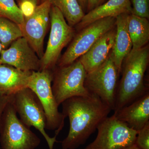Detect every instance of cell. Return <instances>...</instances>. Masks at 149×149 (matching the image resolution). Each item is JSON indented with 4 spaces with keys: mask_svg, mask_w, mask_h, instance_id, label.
Returning a JSON list of instances; mask_svg holds the SVG:
<instances>
[{
    "mask_svg": "<svg viewBox=\"0 0 149 149\" xmlns=\"http://www.w3.org/2000/svg\"><path fill=\"white\" fill-rule=\"evenodd\" d=\"M62 113L68 117V135L61 142L62 149H76L85 143L111 110L97 96L74 97L62 103Z\"/></svg>",
    "mask_w": 149,
    "mask_h": 149,
    "instance_id": "1",
    "label": "cell"
},
{
    "mask_svg": "<svg viewBox=\"0 0 149 149\" xmlns=\"http://www.w3.org/2000/svg\"><path fill=\"white\" fill-rule=\"evenodd\" d=\"M149 61L148 45L131 50L126 57L121 67L122 77L118 87L113 111L130 104L149 91L144 82Z\"/></svg>",
    "mask_w": 149,
    "mask_h": 149,
    "instance_id": "2",
    "label": "cell"
},
{
    "mask_svg": "<svg viewBox=\"0 0 149 149\" xmlns=\"http://www.w3.org/2000/svg\"><path fill=\"white\" fill-rule=\"evenodd\" d=\"M40 143L38 136L17 117L10 100L3 112L0 124L1 149H35Z\"/></svg>",
    "mask_w": 149,
    "mask_h": 149,
    "instance_id": "3",
    "label": "cell"
},
{
    "mask_svg": "<svg viewBox=\"0 0 149 149\" xmlns=\"http://www.w3.org/2000/svg\"><path fill=\"white\" fill-rule=\"evenodd\" d=\"M52 79L50 70L32 71L27 88L35 93L42 104L46 115V129L55 130L57 137L64 126L65 117L59 111L52 90Z\"/></svg>",
    "mask_w": 149,
    "mask_h": 149,
    "instance_id": "4",
    "label": "cell"
},
{
    "mask_svg": "<svg viewBox=\"0 0 149 149\" xmlns=\"http://www.w3.org/2000/svg\"><path fill=\"white\" fill-rule=\"evenodd\" d=\"M11 102L23 124L34 127L45 138L49 149H53L56 137H50L45 131L46 117L40 100L34 92L28 88L19 90L11 95Z\"/></svg>",
    "mask_w": 149,
    "mask_h": 149,
    "instance_id": "5",
    "label": "cell"
},
{
    "mask_svg": "<svg viewBox=\"0 0 149 149\" xmlns=\"http://www.w3.org/2000/svg\"><path fill=\"white\" fill-rule=\"evenodd\" d=\"M86 74L79 60L56 69L52 74V90L59 106L72 97H86L91 94L85 86Z\"/></svg>",
    "mask_w": 149,
    "mask_h": 149,
    "instance_id": "6",
    "label": "cell"
},
{
    "mask_svg": "<svg viewBox=\"0 0 149 149\" xmlns=\"http://www.w3.org/2000/svg\"><path fill=\"white\" fill-rule=\"evenodd\" d=\"M51 30L45 52L41 58L40 70H50L58 60L63 49L72 40L75 31L67 22L60 11L51 7Z\"/></svg>",
    "mask_w": 149,
    "mask_h": 149,
    "instance_id": "7",
    "label": "cell"
},
{
    "mask_svg": "<svg viewBox=\"0 0 149 149\" xmlns=\"http://www.w3.org/2000/svg\"><path fill=\"white\" fill-rule=\"evenodd\" d=\"M97 129L95 139L85 149H123L135 143L139 132L118 120L114 114L107 117Z\"/></svg>",
    "mask_w": 149,
    "mask_h": 149,
    "instance_id": "8",
    "label": "cell"
},
{
    "mask_svg": "<svg viewBox=\"0 0 149 149\" xmlns=\"http://www.w3.org/2000/svg\"><path fill=\"white\" fill-rule=\"evenodd\" d=\"M120 72L109 55L97 69L87 73L85 86L89 93L95 94L114 111Z\"/></svg>",
    "mask_w": 149,
    "mask_h": 149,
    "instance_id": "9",
    "label": "cell"
},
{
    "mask_svg": "<svg viewBox=\"0 0 149 149\" xmlns=\"http://www.w3.org/2000/svg\"><path fill=\"white\" fill-rule=\"evenodd\" d=\"M116 18L101 19L80 29L62 56L59 66H64L73 63L85 54L105 33L116 26Z\"/></svg>",
    "mask_w": 149,
    "mask_h": 149,
    "instance_id": "10",
    "label": "cell"
},
{
    "mask_svg": "<svg viewBox=\"0 0 149 149\" xmlns=\"http://www.w3.org/2000/svg\"><path fill=\"white\" fill-rule=\"evenodd\" d=\"M52 6L49 0L36 7L32 15L24 17L20 26L23 35L37 55L43 56L44 41L50 22V13Z\"/></svg>",
    "mask_w": 149,
    "mask_h": 149,
    "instance_id": "11",
    "label": "cell"
},
{
    "mask_svg": "<svg viewBox=\"0 0 149 149\" xmlns=\"http://www.w3.org/2000/svg\"><path fill=\"white\" fill-rule=\"evenodd\" d=\"M0 63L23 71H40L41 68V59L24 37L18 38L8 48L2 50Z\"/></svg>",
    "mask_w": 149,
    "mask_h": 149,
    "instance_id": "12",
    "label": "cell"
},
{
    "mask_svg": "<svg viewBox=\"0 0 149 149\" xmlns=\"http://www.w3.org/2000/svg\"><path fill=\"white\" fill-rule=\"evenodd\" d=\"M116 28L105 33L85 54L79 58L87 73L100 66L107 59L114 45Z\"/></svg>",
    "mask_w": 149,
    "mask_h": 149,
    "instance_id": "13",
    "label": "cell"
},
{
    "mask_svg": "<svg viewBox=\"0 0 149 149\" xmlns=\"http://www.w3.org/2000/svg\"><path fill=\"white\" fill-rule=\"evenodd\" d=\"M113 114L129 128L139 131L149 121V91Z\"/></svg>",
    "mask_w": 149,
    "mask_h": 149,
    "instance_id": "14",
    "label": "cell"
},
{
    "mask_svg": "<svg viewBox=\"0 0 149 149\" xmlns=\"http://www.w3.org/2000/svg\"><path fill=\"white\" fill-rule=\"evenodd\" d=\"M129 14H122L116 17V33L114 45L110 54L120 72L123 61L132 49V42L128 31Z\"/></svg>",
    "mask_w": 149,
    "mask_h": 149,
    "instance_id": "15",
    "label": "cell"
},
{
    "mask_svg": "<svg viewBox=\"0 0 149 149\" xmlns=\"http://www.w3.org/2000/svg\"><path fill=\"white\" fill-rule=\"evenodd\" d=\"M132 14L130 0H108L105 3L85 14L77 24L81 29L99 19L107 17H114L122 14Z\"/></svg>",
    "mask_w": 149,
    "mask_h": 149,
    "instance_id": "16",
    "label": "cell"
},
{
    "mask_svg": "<svg viewBox=\"0 0 149 149\" xmlns=\"http://www.w3.org/2000/svg\"><path fill=\"white\" fill-rule=\"evenodd\" d=\"M32 71H23L8 65L0 63V95L11 96L27 88Z\"/></svg>",
    "mask_w": 149,
    "mask_h": 149,
    "instance_id": "17",
    "label": "cell"
},
{
    "mask_svg": "<svg viewBox=\"0 0 149 149\" xmlns=\"http://www.w3.org/2000/svg\"><path fill=\"white\" fill-rule=\"evenodd\" d=\"M128 31L132 42V50L143 47L147 45L149 40L148 19L129 14Z\"/></svg>",
    "mask_w": 149,
    "mask_h": 149,
    "instance_id": "18",
    "label": "cell"
},
{
    "mask_svg": "<svg viewBox=\"0 0 149 149\" xmlns=\"http://www.w3.org/2000/svg\"><path fill=\"white\" fill-rule=\"evenodd\" d=\"M51 6L57 8L71 27L77 25L85 13L78 0H49Z\"/></svg>",
    "mask_w": 149,
    "mask_h": 149,
    "instance_id": "19",
    "label": "cell"
},
{
    "mask_svg": "<svg viewBox=\"0 0 149 149\" xmlns=\"http://www.w3.org/2000/svg\"><path fill=\"white\" fill-rule=\"evenodd\" d=\"M23 37L20 26L8 19L0 16V42L5 49L14 41Z\"/></svg>",
    "mask_w": 149,
    "mask_h": 149,
    "instance_id": "20",
    "label": "cell"
},
{
    "mask_svg": "<svg viewBox=\"0 0 149 149\" xmlns=\"http://www.w3.org/2000/svg\"><path fill=\"white\" fill-rule=\"evenodd\" d=\"M0 16L10 19L21 26L24 17L15 0H0Z\"/></svg>",
    "mask_w": 149,
    "mask_h": 149,
    "instance_id": "21",
    "label": "cell"
},
{
    "mask_svg": "<svg viewBox=\"0 0 149 149\" xmlns=\"http://www.w3.org/2000/svg\"><path fill=\"white\" fill-rule=\"evenodd\" d=\"M132 14L148 19L149 18V0H130Z\"/></svg>",
    "mask_w": 149,
    "mask_h": 149,
    "instance_id": "22",
    "label": "cell"
},
{
    "mask_svg": "<svg viewBox=\"0 0 149 149\" xmlns=\"http://www.w3.org/2000/svg\"><path fill=\"white\" fill-rule=\"evenodd\" d=\"M135 144L141 149H149V121L139 131Z\"/></svg>",
    "mask_w": 149,
    "mask_h": 149,
    "instance_id": "23",
    "label": "cell"
},
{
    "mask_svg": "<svg viewBox=\"0 0 149 149\" xmlns=\"http://www.w3.org/2000/svg\"><path fill=\"white\" fill-rule=\"evenodd\" d=\"M18 6L24 18L32 15L37 6L32 2L26 1L20 3Z\"/></svg>",
    "mask_w": 149,
    "mask_h": 149,
    "instance_id": "24",
    "label": "cell"
},
{
    "mask_svg": "<svg viewBox=\"0 0 149 149\" xmlns=\"http://www.w3.org/2000/svg\"><path fill=\"white\" fill-rule=\"evenodd\" d=\"M11 96H3L0 95V124L3 112L7 104L10 101Z\"/></svg>",
    "mask_w": 149,
    "mask_h": 149,
    "instance_id": "25",
    "label": "cell"
},
{
    "mask_svg": "<svg viewBox=\"0 0 149 149\" xmlns=\"http://www.w3.org/2000/svg\"><path fill=\"white\" fill-rule=\"evenodd\" d=\"M107 0H88L86 13L105 3Z\"/></svg>",
    "mask_w": 149,
    "mask_h": 149,
    "instance_id": "26",
    "label": "cell"
},
{
    "mask_svg": "<svg viewBox=\"0 0 149 149\" xmlns=\"http://www.w3.org/2000/svg\"><path fill=\"white\" fill-rule=\"evenodd\" d=\"M78 1L83 10L86 14L88 5V0H78Z\"/></svg>",
    "mask_w": 149,
    "mask_h": 149,
    "instance_id": "27",
    "label": "cell"
},
{
    "mask_svg": "<svg viewBox=\"0 0 149 149\" xmlns=\"http://www.w3.org/2000/svg\"><path fill=\"white\" fill-rule=\"evenodd\" d=\"M17 2L18 5L20 4L22 2H23L24 1H28L32 2L34 3L36 5L38 6V5L40 4V0H16Z\"/></svg>",
    "mask_w": 149,
    "mask_h": 149,
    "instance_id": "28",
    "label": "cell"
},
{
    "mask_svg": "<svg viewBox=\"0 0 149 149\" xmlns=\"http://www.w3.org/2000/svg\"><path fill=\"white\" fill-rule=\"evenodd\" d=\"M123 149H141L139 147L137 146L136 145V144H133V145H131V146H129L126 147L124 148Z\"/></svg>",
    "mask_w": 149,
    "mask_h": 149,
    "instance_id": "29",
    "label": "cell"
},
{
    "mask_svg": "<svg viewBox=\"0 0 149 149\" xmlns=\"http://www.w3.org/2000/svg\"><path fill=\"white\" fill-rule=\"evenodd\" d=\"M2 50V47L1 45V43L0 42V55H1V52Z\"/></svg>",
    "mask_w": 149,
    "mask_h": 149,
    "instance_id": "30",
    "label": "cell"
},
{
    "mask_svg": "<svg viewBox=\"0 0 149 149\" xmlns=\"http://www.w3.org/2000/svg\"><path fill=\"white\" fill-rule=\"evenodd\" d=\"M47 1V0H40V3L45 1Z\"/></svg>",
    "mask_w": 149,
    "mask_h": 149,
    "instance_id": "31",
    "label": "cell"
}]
</instances>
